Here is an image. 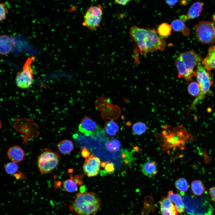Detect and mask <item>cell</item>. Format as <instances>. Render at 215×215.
Masks as SVG:
<instances>
[{"instance_id": "obj_19", "label": "cell", "mask_w": 215, "mask_h": 215, "mask_svg": "<svg viewBox=\"0 0 215 215\" xmlns=\"http://www.w3.org/2000/svg\"><path fill=\"white\" fill-rule=\"evenodd\" d=\"M59 151L64 154H68L71 152L74 149V145L70 140L68 139L62 140L57 145Z\"/></svg>"}, {"instance_id": "obj_23", "label": "cell", "mask_w": 215, "mask_h": 215, "mask_svg": "<svg viewBox=\"0 0 215 215\" xmlns=\"http://www.w3.org/2000/svg\"><path fill=\"white\" fill-rule=\"evenodd\" d=\"M63 187L65 191L70 193L75 192L78 190L77 184L72 176H71L70 179L64 181Z\"/></svg>"}, {"instance_id": "obj_16", "label": "cell", "mask_w": 215, "mask_h": 215, "mask_svg": "<svg viewBox=\"0 0 215 215\" xmlns=\"http://www.w3.org/2000/svg\"><path fill=\"white\" fill-rule=\"evenodd\" d=\"M202 62L207 70L215 69V45L210 47L207 56L202 60Z\"/></svg>"}, {"instance_id": "obj_38", "label": "cell", "mask_w": 215, "mask_h": 215, "mask_svg": "<svg viewBox=\"0 0 215 215\" xmlns=\"http://www.w3.org/2000/svg\"><path fill=\"white\" fill-rule=\"evenodd\" d=\"M1 127H2V123L0 120V129L1 128Z\"/></svg>"}, {"instance_id": "obj_14", "label": "cell", "mask_w": 215, "mask_h": 215, "mask_svg": "<svg viewBox=\"0 0 215 215\" xmlns=\"http://www.w3.org/2000/svg\"><path fill=\"white\" fill-rule=\"evenodd\" d=\"M7 155L12 162L17 163L23 160L25 154L24 150L20 147L15 145L9 149Z\"/></svg>"}, {"instance_id": "obj_13", "label": "cell", "mask_w": 215, "mask_h": 215, "mask_svg": "<svg viewBox=\"0 0 215 215\" xmlns=\"http://www.w3.org/2000/svg\"><path fill=\"white\" fill-rule=\"evenodd\" d=\"M203 3L202 2H196L193 3L189 8L185 15L180 17V20L185 21L188 19H194L198 17L203 9Z\"/></svg>"}, {"instance_id": "obj_8", "label": "cell", "mask_w": 215, "mask_h": 215, "mask_svg": "<svg viewBox=\"0 0 215 215\" xmlns=\"http://www.w3.org/2000/svg\"><path fill=\"white\" fill-rule=\"evenodd\" d=\"M178 56L188 70L192 72H195L194 68L202 61L200 56L192 51L184 52Z\"/></svg>"}, {"instance_id": "obj_29", "label": "cell", "mask_w": 215, "mask_h": 215, "mask_svg": "<svg viewBox=\"0 0 215 215\" xmlns=\"http://www.w3.org/2000/svg\"><path fill=\"white\" fill-rule=\"evenodd\" d=\"M4 167L5 172L9 174H14L18 171L19 168L16 163L12 162L5 164Z\"/></svg>"}, {"instance_id": "obj_37", "label": "cell", "mask_w": 215, "mask_h": 215, "mask_svg": "<svg viewBox=\"0 0 215 215\" xmlns=\"http://www.w3.org/2000/svg\"><path fill=\"white\" fill-rule=\"evenodd\" d=\"M213 20L214 22V24H215V14L213 16Z\"/></svg>"}, {"instance_id": "obj_9", "label": "cell", "mask_w": 215, "mask_h": 215, "mask_svg": "<svg viewBox=\"0 0 215 215\" xmlns=\"http://www.w3.org/2000/svg\"><path fill=\"white\" fill-rule=\"evenodd\" d=\"M100 163V159L92 154L86 159L83 165L85 173L88 177L96 176L99 173Z\"/></svg>"}, {"instance_id": "obj_11", "label": "cell", "mask_w": 215, "mask_h": 215, "mask_svg": "<svg viewBox=\"0 0 215 215\" xmlns=\"http://www.w3.org/2000/svg\"><path fill=\"white\" fill-rule=\"evenodd\" d=\"M159 203L162 215H179L175 206L168 197H162Z\"/></svg>"}, {"instance_id": "obj_10", "label": "cell", "mask_w": 215, "mask_h": 215, "mask_svg": "<svg viewBox=\"0 0 215 215\" xmlns=\"http://www.w3.org/2000/svg\"><path fill=\"white\" fill-rule=\"evenodd\" d=\"M100 129L96 123L88 117L82 119L79 126V131L87 136L96 133Z\"/></svg>"}, {"instance_id": "obj_35", "label": "cell", "mask_w": 215, "mask_h": 215, "mask_svg": "<svg viewBox=\"0 0 215 215\" xmlns=\"http://www.w3.org/2000/svg\"><path fill=\"white\" fill-rule=\"evenodd\" d=\"M178 1L177 0H166V3L171 6L175 5Z\"/></svg>"}, {"instance_id": "obj_4", "label": "cell", "mask_w": 215, "mask_h": 215, "mask_svg": "<svg viewBox=\"0 0 215 215\" xmlns=\"http://www.w3.org/2000/svg\"><path fill=\"white\" fill-rule=\"evenodd\" d=\"M60 160V156L58 153L50 149H45L38 157L39 169L42 173H48L58 166Z\"/></svg>"}, {"instance_id": "obj_2", "label": "cell", "mask_w": 215, "mask_h": 215, "mask_svg": "<svg viewBox=\"0 0 215 215\" xmlns=\"http://www.w3.org/2000/svg\"><path fill=\"white\" fill-rule=\"evenodd\" d=\"M102 205L100 198L94 192L77 193L69 210L79 215H91L96 213Z\"/></svg>"}, {"instance_id": "obj_24", "label": "cell", "mask_w": 215, "mask_h": 215, "mask_svg": "<svg viewBox=\"0 0 215 215\" xmlns=\"http://www.w3.org/2000/svg\"><path fill=\"white\" fill-rule=\"evenodd\" d=\"M132 130L133 133L137 135H140L144 133L147 130V126L144 123L138 122L133 126Z\"/></svg>"}, {"instance_id": "obj_6", "label": "cell", "mask_w": 215, "mask_h": 215, "mask_svg": "<svg viewBox=\"0 0 215 215\" xmlns=\"http://www.w3.org/2000/svg\"><path fill=\"white\" fill-rule=\"evenodd\" d=\"M103 10L102 7L100 5L89 7L84 16L83 26L92 30L98 28L101 24Z\"/></svg>"}, {"instance_id": "obj_33", "label": "cell", "mask_w": 215, "mask_h": 215, "mask_svg": "<svg viewBox=\"0 0 215 215\" xmlns=\"http://www.w3.org/2000/svg\"><path fill=\"white\" fill-rule=\"evenodd\" d=\"M130 1V0H116L114 1V3L117 4L125 5L127 4Z\"/></svg>"}, {"instance_id": "obj_28", "label": "cell", "mask_w": 215, "mask_h": 215, "mask_svg": "<svg viewBox=\"0 0 215 215\" xmlns=\"http://www.w3.org/2000/svg\"><path fill=\"white\" fill-rule=\"evenodd\" d=\"M188 91L191 96H197L200 93V88L197 82H192L190 83L188 87Z\"/></svg>"}, {"instance_id": "obj_32", "label": "cell", "mask_w": 215, "mask_h": 215, "mask_svg": "<svg viewBox=\"0 0 215 215\" xmlns=\"http://www.w3.org/2000/svg\"><path fill=\"white\" fill-rule=\"evenodd\" d=\"M81 153L82 156L85 158H88L90 154V152L85 148L82 149Z\"/></svg>"}, {"instance_id": "obj_22", "label": "cell", "mask_w": 215, "mask_h": 215, "mask_svg": "<svg viewBox=\"0 0 215 215\" xmlns=\"http://www.w3.org/2000/svg\"><path fill=\"white\" fill-rule=\"evenodd\" d=\"M104 126L106 133L110 136L115 135L119 129L118 125L113 121L106 122Z\"/></svg>"}, {"instance_id": "obj_21", "label": "cell", "mask_w": 215, "mask_h": 215, "mask_svg": "<svg viewBox=\"0 0 215 215\" xmlns=\"http://www.w3.org/2000/svg\"><path fill=\"white\" fill-rule=\"evenodd\" d=\"M191 188L194 194L196 196L202 195L204 192L205 188L204 184L200 180H196L192 181Z\"/></svg>"}, {"instance_id": "obj_20", "label": "cell", "mask_w": 215, "mask_h": 215, "mask_svg": "<svg viewBox=\"0 0 215 215\" xmlns=\"http://www.w3.org/2000/svg\"><path fill=\"white\" fill-rule=\"evenodd\" d=\"M171 26L174 31L182 32L185 36H187L189 33L188 29L185 27L183 22L180 19H176L173 20L171 23Z\"/></svg>"}, {"instance_id": "obj_5", "label": "cell", "mask_w": 215, "mask_h": 215, "mask_svg": "<svg viewBox=\"0 0 215 215\" xmlns=\"http://www.w3.org/2000/svg\"><path fill=\"white\" fill-rule=\"evenodd\" d=\"M195 32L200 42L210 44L215 42V24L211 22H199L195 26Z\"/></svg>"}, {"instance_id": "obj_31", "label": "cell", "mask_w": 215, "mask_h": 215, "mask_svg": "<svg viewBox=\"0 0 215 215\" xmlns=\"http://www.w3.org/2000/svg\"><path fill=\"white\" fill-rule=\"evenodd\" d=\"M104 168L105 172L109 174L112 173L115 170L114 166L112 163L107 162Z\"/></svg>"}, {"instance_id": "obj_3", "label": "cell", "mask_w": 215, "mask_h": 215, "mask_svg": "<svg viewBox=\"0 0 215 215\" xmlns=\"http://www.w3.org/2000/svg\"><path fill=\"white\" fill-rule=\"evenodd\" d=\"M196 79L200 88L199 95L194 99L190 106L188 111H191L198 103L204 98L210 90L213 84L212 77L210 73L200 63L197 66L196 71Z\"/></svg>"}, {"instance_id": "obj_12", "label": "cell", "mask_w": 215, "mask_h": 215, "mask_svg": "<svg viewBox=\"0 0 215 215\" xmlns=\"http://www.w3.org/2000/svg\"><path fill=\"white\" fill-rule=\"evenodd\" d=\"M175 64L178 71V77L184 78L187 81L191 80L196 75V72H192L186 68L179 56L176 59Z\"/></svg>"}, {"instance_id": "obj_30", "label": "cell", "mask_w": 215, "mask_h": 215, "mask_svg": "<svg viewBox=\"0 0 215 215\" xmlns=\"http://www.w3.org/2000/svg\"><path fill=\"white\" fill-rule=\"evenodd\" d=\"M8 12V10L5 3L0 2V22L5 20Z\"/></svg>"}, {"instance_id": "obj_25", "label": "cell", "mask_w": 215, "mask_h": 215, "mask_svg": "<svg viewBox=\"0 0 215 215\" xmlns=\"http://www.w3.org/2000/svg\"><path fill=\"white\" fill-rule=\"evenodd\" d=\"M171 29V25L166 23H162L158 27V33L162 36L166 37L170 35Z\"/></svg>"}, {"instance_id": "obj_7", "label": "cell", "mask_w": 215, "mask_h": 215, "mask_svg": "<svg viewBox=\"0 0 215 215\" xmlns=\"http://www.w3.org/2000/svg\"><path fill=\"white\" fill-rule=\"evenodd\" d=\"M33 60V58H29L23 66L22 71L17 74L16 83L20 88H28L32 84L33 73L31 64Z\"/></svg>"}, {"instance_id": "obj_27", "label": "cell", "mask_w": 215, "mask_h": 215, "mask_svg": "<svg viewBox=\"0 0 215 215\" xmlns=\"http://www.w3.org/2000/svg\"><path fill=\"white\" fill-rule=\"evenodd\" d=\"M106 147L108 150L110 152H117L119 150L120 144L119 141L116 139H113L108 142Z\"/></svg>"}, {"instance_id": "obj_36", "label": "cell", "mask_w": 215, "mask_h": 215, "mask_svg": "<svg viewBox=\"0 0 215 215\" xmlns=\"http://www.w3.org/2000/svg\"><path fill=\"white\" fill-rule=\"evenodd\" d=\"M107 163V162H102L100 163V166L104 168Z\"/></svg>"}, {"instance_id": "obj_18", "label": "cell", "mask_w": 215, "mask_h": 215, "mask_svg": "<svg viewBox=\"0 0 215 215\" xmlns=\"http://www.w3.org/2000/svg\"><path fill=\"white\" fill-rule=\"evenodd\" d=\"M142 171L145 176L151 178L157 173L156 162L154 161H150L145 163L142 166Z\"/></svg>"}, {"instance_id": "obj_34", "label": "cell", "mask_w": 215, "mask_h": 215, "mask_svg": "<svg viewBox=\"0 0 215 215\" xmlns=\"http://www.w3.org/2000/svg\"><path fill=\"white\" fill-rule=\"evenodd\" d=\"M209 193L213 200L215 202V187H212L210 188Z\"/></svg>"}, {"instance_id": "obj_15", "label": "cell", "mask_w": 215, "mask_h": 215, "mask_svg": "<svg viewBox=\"0 0 215 215\" xmlns=\"http://www.w3.org/2000/svg\"><path fill=\"white\" fill-rule=\"evenodd\" d=\"M13 47L11 38L6 35H0V55H5L10 53Z\"/></svg>"}, {"instance_id": "obj_17", "label": "cell", "mask_w": 215, "mask_h": 215, "mask_svg": "<svg viewBox=\"0 0 215 215\" xmlns=\"http://www.w3.org/2000/svg\"><path fill=\"white\" fill-rule=\"evenodd\" d=\"M168 198L173 203L177 211L182 213L185 211L184 203L181 195L178 193H174L172 190L169 191Z\"/></svg>"}, {"instance_id": "obj_1", "label": "cell", "mask_w": 215, "mask_h": 215, "mask_svg": "<svg viewBox=\"0 0 215 215\" xmlns=\"http://www.w3.org/2000/svg\"><path fill=\"white\" fill-rule=\"evenodd\" d=\"M129 34L142 55L151 51L163 50L166 47V42L159 37L154 29L141 28L134 25L130 28Z\"/></svg>"}, {"instance_id": "obj_26", "label": "cell", "mask_w": 215, "mask_h": 215, "mask_svg": "<svg viewBox=\"0 0 215 215\" xmlns=\"http://www.w3.org/2000/svg\"><path fill=\"white\" fill-rule=\"evenodd\" d=\"M175 186L179 191L184 192H187L189 188L187 181L183 178H180L176 180L175 182Z\"/></svg>"}]
</instances>
